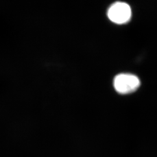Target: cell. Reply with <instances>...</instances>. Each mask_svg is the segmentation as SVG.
Here are the masks:
<instances>
[{
    "label": "cell",
    "mask_w": 157,
    "mask_h": 157,
    "mask_svg": "<svg viewBox=\"0 0 157 157\" xmlns=\"http://www.w3.org/2000/svg\"><path fill=\"white\" fill-rule=\"evenodd\" d=\"M132 15L130 6L123 2H117L112 4L108 11V17L113 22L124 24L128 22Z\"/></svg>",
    "instance_id": "7a4b0ae2"
},
{
    "label": "cell",
    "mask_w": 157,
    "mask_h": 157,
    "mask_svg": "<svg viewBox=\"0 0 157 157\" xmlns=\"http://www.w3.org/2000/svg\"><path fill=\"white\" fill-rule=\"evenodd\" d=\"M140 84L139 78L134 75L119 74L114 79L113 85L115 90L121 94H127L137 89Z\"/></svg>",
    "instance_id": "6da1fadb"
}]
</instances>
